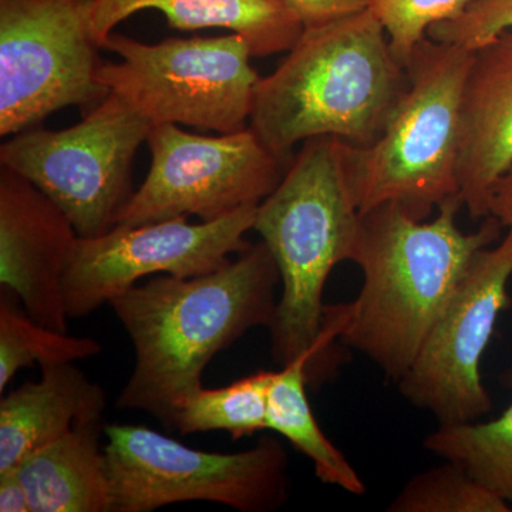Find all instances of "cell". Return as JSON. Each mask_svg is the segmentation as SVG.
Masks as SVG:
<instances>
[{"mask_svg":"<svg viewBox=\"0 0 512 512\" xmlns=\"http://www.w3.org/2000/svg\"><path fill=\"white\" fill-rule=\"evenodd\" d=\"M106 393L73 363L42 367L37 382L22 384L0 402V474L62 439L76 424L100 421Z\"/></svg>","mask_w":512,"mask_h":512,"instance_id":"obj_15","label":"cell"},{"mask_svg":"<svg viewBox=\"0 0 512 512\" xmlns=\"http://www.w3.org/2000/svg\"><path fill=\"white\" fill-rule=\"evenodd\" d=\"M143 10H158L170 28L185 32L231 30L254 57L289 52L305 30L281 0H96L90 26L101 49L117 25Z\"/></svg>","mask_w":512,"mask_h":512,"instance_id":"obj_16","label":"cell"},{"mask_svg":"<svg viewBox=\"0 0 512 512\" xmlns=\"http://www.w3.org/2000/svg\"><path fill=\"white\" fill-rule=\"evenodd\" d=\"M276 372L259 370L220 389L195 390L181 404L174 430L181 434L227 431L238 441L268 429L269 392Z\"/></svg>","mask_w":512,"mask_h":512,"instance_id":"obj_20","label":"cell"},{"mask_svg":"<svg viewBox=\"0 0 512 512\" xmlns=\"http://www.w3.org/2000/svg\"><path fill=\"white\" fill-rule=\"evenodd\" d=\"M409 83L382 23L366 9L303 30L284 62L259 80L249 127L289 161L293 147L311 138L367 147L382 137Z\"/></svg>","mask_w":512,"mask_h":512,"instance_id":"obj_3","label":"cell"},{"mask_svg":"<svg viewBox=\"0 0 512 512\" xmlns=\"http://www.w3.org/2000/svg\"><path fill=\"white\" fill-rule=\"evenodd\" d=\"M512 228L481 249L404 373L400 393L440 424L470 423L493 409L480 362L501 312L510 306Z\"/></svg>","mask_w":512,"mask_h":512,"instance_id":"obj_11","label":"cell"},{"mask_svg":"<svg viewBox=\"0 0 512 512\" xmlns=\"http://www.w3.org/2000/svg\"><path fill=\"white\" fill-rule=\"evenodd\" d=\"M278 265L265 242L192 278L164 275L109 303L136 350V366L117 399L174 430L181 404L202 387L205 367L248 330L274 322Z\"/></svg>","mask_w":512,"mask_h":512,"instance_id":"obj_1","label":"cell"},{"mask_svg":"<svg viewBox=\"0 0 512 512\" xmlns=\"http://www.w3.org/2000/svg\"><path fill=\"white\" fill-rule=\"evenodd\" d=\"M503 382L512 387V365ZM423 444L430 453L463 467L512 508V403L487 423L440 424Z\"/></svg>","mask_w":512,"mask_h":512,"instance_id":"obj_19","label":"cell"},{"mask_svg":"<svg viewBox=\"0 0 512 512\" xmlns=\"http://www.w3.org/2000/svg\"><path fill=\"white\" fill-rule=\"evenodd\" d=\"M301 19L303 28H318L369 9L370 0H281Z\"/></svg>","mask_w":512,"mask_h":512,"instance_id":"obj_25","label":"cell"},{"mask_svg":"<svg viewBox=\"0 0 512 512\" xmlns=\"http://www.w3.org/2000/svg\"><path fill=\"white\" fill-rule=\"evenodd\" d=\"M97 340L40 325L3 293L0 301V392L23 367L66 365L99 355Z\"/></svg>","mask_w":512,"mask_h":512,"instance_id":"obj_21","label":"cell"},{"mask_svg":"<svg viewBox=\"0 0 512 512\" xmlns=\"http://www.w3.org/2000/svg\"><path fill=\"white\" fill-rule=\"evenodd\" d=\"M473 52L426 37L407 66L409 89L382 137L346 143L350 190L360 214L399 204L416 220L460 198L461 101Z\"/></svg>","mask_w":512,"mask_h":512,"instance_id":"obj_5","label":"cell"},{"mask_svg":"<svg viewBox=\"0 0 512 512\" xmlns=\"http://www.w3.org/2000/svg\"><path fill=\"white\" fill-rule=\"evenodd\" d=\"M490 217H494L504 228H512V165L494 184Z\"/></svg>","mask_w":512,"mask_h":512,"instance_id":"obj_27","label":"cell"},{"mask_svg":"<svg viewBox=\"0 0 512 512\" xmlns=\"http://www.w3.org/2000/svg\"><path fill=\"white\" fill-rule=\"evenodd\" d=\"M153 124L117 94L63 130L33 127L0 146V165L12 168L45 192L82 238L116 227L133 195V164Z\"/></svg>","mask_w":512,"mask_h":512,"instance_id":"obj_8","label":"cell"},{"mask_svg":"<svg viewBox=\"0 0 512 512\" xmlns=\"http://www.w3.org/2000/svg\"><path fill=\"white\" fill-rule=\"evenodd\" d=\"M104 434L111 512H150L188 501L271 512L288 500V454L274 437L222 454L184 446L136 424H110Z\"/></svg>","mask_w":512,"mask_h":512,"instance_id":"obj_7","label":"cell"},{"mask_svg":"<svg viewBox=\"0 0 512 512\" xmlns=\"http://www.w3.org/2000/svg\"><path fill=\"white\" fill-rule=\"evenodd\" d=\"M0 511L32 512L28 491L16 470L0 474Z\"/></svg>","mask_w":512,"mask_h":512,"instance_id":"obj_26","label":"cell"},{"mask_svg":"<svg viewBox=\"0 0 512 512\" xmlns=\"http://www.w3.org/2000/svg\"><path fill=\"white\" fill-rule=\"evenodd\" d=\"M309 356H301L276 372L268 404V430L281 434L305 454L322 483L363 495L366 484L335 444L320 429L306 394Z\"/></svg>","mask_w":512,"mask_h":512,"instance_id":"obj_18","label":"cell"},{"mask_svg":"<svg viewBox=\"0 0 512 512\" xmlns=\"http://www.w3.org/2000/svg\"><path fill=\"white\" fill-rule=\"evenodd\" d=\"M100 421L76 424L18 468L32 512H111V485Z\"/></svg>","mask_w":512,"mask_h":512,"instance_id":"obj_17","label":"cell"},{"mask_svg":"<svg viewBox=\"0 0 512 512\" xmlns=\"http://www.w3.org/2000/svg\"><path fill=\"white\" fill-rule=\"evenodd\" d=\"M504 32H512V0H473L460 18L431 26L427 37L474 52Z\"/></svg>","mask_w":512,"mask_h":512,"instance_id":"obj_24","label":"cell"},{"mask_svg":"<svg viewBox=\"0 0 512 512\" xmlns=\"http://www.w3.org/2000/svg\"><path fill=\"white\" fill-rule=\"evenodd\" d=\"M103 49L121 62H103L97 80L153 126L220 134L249 127L261 77L241 36L171 37L148 45L113 32Z\"/></svg>","mask_w":512,"mask_h":512,"instance_id":"obj_6","label":"cell"},{"mask_svg":"<svg viewBox=\"0 0 512 512\" xmlns=\"http://www.w3.org/2000/svg\"><path fill=\"white\" fill-rule=\"evenodd\" d=\"M389 512H511V505L456 463L410 478L387 507Z\"/></svg>","mask_w":512,"mask_h":512,"instance_id":"obj_22","label":"cell"},{"mask_svg":"<svg viewBox=\"0 0 512 512\" xmlns=\"http://www.w3.org/2000/svg\"><path fill=\"white\" fill-rule=\"evenodd\" d=\"M147 144L150 170L121 208L116 225L136 227L178 217L208 222L258 207L291 163L272 153L251 127L200 136L177 124H160L151 128Z\"/></svg>","mask_w":512,"mask_h":512,"instance_id":"obj_10","label":"cell"},{"mask_svg":"<svg viewBox=\"0 0 512 512\" xmlns=\"http://www.w3.org/2000/svg\"><path fill=\"white\" fill-rule=\"evenodd\" d=\"M512 165V32L473 52L461 101L460 200L473 220L490 217L494 184Z\"/></svg>","mask_w":512,"mask_h":512,"instance_id":"obj_14","label":"cell"},{"mask_svg":"<svg viewBox=\"0 0 512 512\" xmlns=\"http://www.w3.org/2000/svg\"><path fill=\"white\" fill-rule=\"evenodd\" d=\"M460 198L439 207L433 221L412 217L399 204H383L360 218L352 261L363 272L355 301L326 305L338 340L359 350L393 380L402 379L481 249L501 237L485 218L476 232L457 225Z\"/></svg>","mask_w":512,"mask_h":512,"instance_id":"obj_2","label":"cell"},{"mask_svg":"<svg viewBox=\"0 0 512 512\" xmlns=\"http://www.w3.org/2000/svg\"><path fill=\"white\" fill-rule=\"evenodd\" d=\"M473 0H370L369 9L380 20L394 57L409 66L416 47L437 23L460 18Z\"/></svg>","mask_w":512,"mask_h":512,"instance_id":"obj_23","label":"cell"},{"mask_svg":"<svg viewBox=\"0 0 512 512\" xmlns=\"http://www.w3.org/2000/svg\"><path fill=\"white\" fill-rule=\"evenodd\" d=\"M360 214L350 190L346 143L311 138L293 156L281 183L256 210L254 229L274 256L282 295L271 332L272 357L288 365L309 356V384L332 363L322 333L323 292L330 272L352 261Z\"/></svg>","mask_w":512,"mask_h":512,"instance_id":"obj_4","label":"cell"},{"mask_svg":"<svg viewBox=\"0 0 512 512\" xmlns=\"http://www.w3.org/2000/svg\"><path fill=\"white\" fill-rule=\"evenodd\" d=\"M76 228L62 208L12 168L0 165V285L30 318L67 332L63 282Z\"/></svg>","mask_w":512,"mask_h":512,"instance_id":"obj_13","label":"cell"},{"mask_svg":"<svg viewBox=\"0 0 512 512\" xmlns=\"http://www.w3.org/2000/svg\"><path fill=\"white\" fill-rule=\"evenodd\" d=\"M258 207L241 208L220 220L190 224L188 217L136 227L116 225L99 237L77 239L64 274L69 318H84L146 276L192 278L208 274L251 245Z\"/></svg>","mask_w":512,"mask_h":512,"instance_id":"obj_12","label":"cell"},{"mask_svg":"<svg viewBox=\"0 0 512 512\" xmlns=\"http://www.w3.org/2000/svg\"><path fill=\"white\" fill-rule=\"evenodd\" d=\"M96 0H0V136L106 99L90 16Z\"/></svg>","mask_w":512,"mask_h":512,"instance_id":"obj_9","label":"cell"}]
</instances>
